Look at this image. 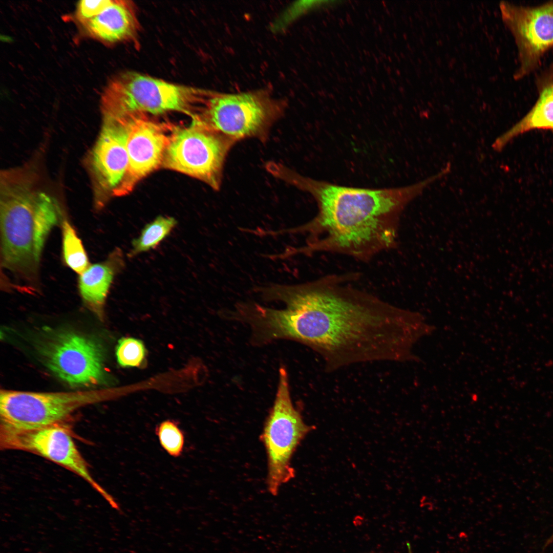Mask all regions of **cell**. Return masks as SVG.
<instances>
[{
	"label": "cell",
	"instance_id": "6da1fadb",
	"mask_svg": "<svg viewBox=\"0 0 553 553\" xmlns=\"http://www.w3.org/2000/svg\"><path fill=\"white\" fill-rule=\"evenodd\" d=\"M356 279L332 274L278 285L273 298L284 307L266 311L267 336L309 347L328 372L367 362L420 360L414 346L430 331L423 316L355 287Z\"/></svg>",
	"mask_w": 553,
	"mask_h": 553
},
{
	"label": "cell",
	"instance_id": "7a4b0ae2",
	"mask_svg": "<svg viewBox=\"0 0 553 553\" xmlns=\"http://www.w3.org/2000/svg\"><path fill=\"white\" fill-rule=\"evenodd\" d=\"M268 172L310 194L318 207L317 215L307 223L275 231L276 236H306L305 245L287 249L288 257L324 252L365 262L396 246L400 217L405 207L439 179L434 174L407 186L371 188L313 179L276 162L270 164Z\"/></svg>",
	"mask_w": 553,
	"mask_h": 553
},
{
	"label": "cell",
	"instance_id": "3957f363",
	"mask_svg": "<svg viewBox=\"0 0 553 553\" xmlns=\"http://www.w3.org/2000/svg\"><path fill=\"white\" fill-rule=\"evenodd\" d=\"M1 200V267L26 288L37 289L42 251L47 239L38 212L39 192L5 186Z\"/></svg>",
	"mask_w": 553,
	"mask_h": 553
},
{
	"label": "cell",
	"instance_id": "277c9868",
	"mask_svg": "<svg viewBox=\"0 0 553 553\" xmlns=\"http://www.w3.org/2000/svg\"><path fill=\"white\" fill-rule=\"evenodd\" d=\"M210 91L168 82L136 72L113 78L101 97L103 116L182 112L193 117Z\"/></svg>",
	"mask_w": 553,
	"mask_h": 553
},
{
	"label": "cell",
	"instance_id": "5b68a950",
	"mask_svg": "<svg viewBox=\"0 0 553 553\" xmlns=\"http://www.w3.org/2000/svg\"><path fill=\"white\" fill-rule=\"evenodd\" d=\"M284 109L283 102L264 91L236 94L211 91L195 118L236 142L248 138L265 142Z\"/></svg>",
	"mask_w": 553,
	"mask_h": 553
},
{
	"label": "cell",
	"instance_id": "8992f818",
	"mask_svg": "<svg viewBox=\"0 0 553 553\" xmlns=\"http://www.w3.org/2000/svg\"><path fill=\"white\" fill-rule=\"evenodd\" d=\"M112 390L34 392L2 390L0 430L22 431L66 424L86 406L116 397Z\"/></svg>",
	"mask_w": 553,
	"mask_h": 553
},
{
	"label": "cell",
	"instance_id": "52a82bcc",
	"mask_svg": "<svg viewBox=\"0 0 553 553\" xmlns=\"http://www.w3.org/2000/svg\"><path fill=\"white\" fill-rule=\"evenodd\" d=\"M312 430L293 403L288 374L285 367L282 366L273 404L261 436L267 457V487L273 496L277 495L280 487L294 477L292 456Z\"/></svg>",
	"mask_w": 553,
	"mask_h": 553
},
{
	"label": "cell",
	"instance_id": "ba28073f",
	"mask_svg": "<svg viewBox=\"0 0 553 553\" xmlns=\"http://www.w3.org/2000/svg\"><path fill=\"white\" fill-rule=\"evenodd\" d=\"M236 143L193 119L190 126L172 132L162 166L197 179L217 190L226 158Z\"/></svg>",
	"mask_w": 553,
	"mask_h": 553
},
{
	"label": "cell",
	"instance_id": "9c48e42d",
	"mask_svg": "<svg viewBox=\"0 0 553 553\" xmlns=\"http://www.w3.org/2000/svg\"><path fill=\"white\" fill-rule=\"evenodd\" d=\"M0 446L2 450L32 453L61 465L83 479L112 508L120 509L116 500L92 476L66 424L27 430H0Z\"/></svg>",
	"mask_w": 553,
	"mask_h": 553
},
{
	"label": "cell",
	"instance_id": "30bf717a",
	"mask_svg": "<svg viewBox=\"0 0 553 553\" xmlns=\"http://www.w3.org/2000/svg\"><path fill=\"white\" fill-rule=\"evenodd\" d=\"M40 347L45 365L62 380L74 386L105 381L104 356L94 339L70 331L55 334Z\"/></svg>",
	"mask_w": 553,
	"mask_h": 553
},
{
	"label": "cell",
	"instance_id": "8fae6325",
	"mask_svg": "<svg viewBox=\"0 0 553 553\" xmlns=\"http://www.w3.org/2000/svg\"><path fill=\"white\" fill-rule=\"evenodd\" d=\"M500 7L517 47L519 66L514 77L520 79L534 71L553 47V2L536 7L503 2Z\"/></svg>",
	"mask_w": 553,
	"mask_h": 553
},
{
	"label": "cell",
	"instance_id": "7c38bea8",
	"mask_svg": "<svg viewBox=\"0 0 553 553\" xmlns=\"http://www.w3.org/2000/svg\"><path fill=\"white\" fill-rule=\"evenodd\" d=\"M130 116L127 167L113 196L127 195L142 179L162 166L170 139L171 133H167L164 124L148 119L145 114Z\"/></svg>",
	"mask_w": 553,
	"mask_h": 553
},
{
	"label": "cell",
	"instance_id": "4fadbf2b",
	"mask_svg": "<svg viewBox=\"0 0 553 553\" xmlns=\"http://www.w3.org/2000/svg\"><path fill=\"white\" fill-rule=\"evenodd\" d=\"M102 127L91 155V165L99 187L113 196L128 165L127 143L131 116H103Z\"/></svg>",
	"mask_w": 553,
	"mask_h": 553
},
{
	"label": "cell",
	"instance_id": "5bb4252c",
	"mask_svg": "<svg viewBox=\"0 0 553 553\" xmlns=\"http://www.w3.org/2000/svg\"><path fill=\"white\" fill-rule=\"evenodd\" d=\"M82 25L91 36L107 44L134 41L140 29L135 5L125 0L113 1Z\"/></svg>",
	"mask_w": 553,
	"mask_h": 553
},
{
	"label": "cell",
	"instance_id": "9a60e30c",
	"mask_svg": "<svg viewBox=\"0 0 553 553\" xmlns=\"http://www.w3.org/2000/svg\"><path fill=\"white\" fill-rule=\"evenodd\" d=\"M124 266L123 252L116 248L105 261L89 266L80 274L78 289L82 300L99 317L103 315L106 299L113 280Z\"/></svg>",
	"mask_w": 553,
	"mask_h": 553
},
{
	"label": "cell",
	"instance_id": "2e32d148",
	"mask_svg": "<svg viewBox=\"0 0 553 553\" xmlns=\"http://www.w3.org/2000/svg\"><path fill=\"white\" fill-rule=\"evenodd\" d=\"M534 129L553 131V72L543 83L538 99L529 112L519 122L498 137L492 147L501 151L512 139Z\"/></svg>",
	"mask_w": 553,
	"mask_h": 553
},
{
	"label": "cell",
	"instance_id": "e0dca14e",
	"mask_svg": "<svg viewBox=\"0 0 553 553\" xmlns=\"http://www.w3.org/2000/svg\"><path fill=\"white\" fill-rule=\"evenodd\" d=\"M177 223L173 217L159 216L142 229L140 236L132 242L128 257L137 255L156 248L175 228Z\"/></svg>",
	"mask_w": 553,
	"mask_h": 553
},
{
	"label": "cell",
	"instance_id": "ac0fdd59",
	"mask_svg": "<svg viewBox=\"0 0 553 553\" xmlns=\"http://www.w3.org/2000/svg\"><path fill=\"white\" fill-rule=\"evenodd\" d=\"M62 256L66 265L81 274L89 266L87 253L73 226L67 220L62 222Z\"/></svg>",
	"mask_w": 553,
	"mask_h": 553
},
{
	"label": "cell",
	"instance_id": "d6986e66",
	"mask_svg": "<svg viewBox=\"0 0 553 553\" xmlns=\"http://www.w3.org/2000/svg\"><path fill=\"white\" fill-rule=\"evenodd\" d=\"M156 434L163 450L173 457H179L184 449L185 437L178 423L173 420L160 422L156 428Z\"/></svg>",
	"mask_w": 553,
	"mask_h": 553
},
{
	"label": "cell",
	"instance_id": "ffe728a7",
	"mask_svg": "<svg viewBox=\"0 0 553 553\" xmlns=\"http://www.w3.org/2000/svg\"><path fill=\"white\" fill-rule=\"evenodd\" d=\"M145 353L142 342L133 337L120 339L116 350L117 361L122 367L139 366L144 358Z\"/></svg>",
	"mask_w": 553,
	"mask_h": 553
},
{
	"label": "cell",
	"instance_id": "44dd1931",
	"mask_svg": "<svg viewBox=\"0 0 553 553\" xmlns=\"http://www.w3.org/2000/svg\"><path fill=\"white\" fill-rule=\"evenodd\" d=\"M112 1L113 0L79 1L76 12L77 19L81 24H83L100 13L112 3Z\"/></svg>",
	"mask_w": 553,
	"mask_h": 553
},
{
	"label": "cell",
	"instance_id": "7402d4cb",
	"mask_svg": "<svg viewBox=\"0 0 553 553\" xmlns=\"http://www.w3.org/2000/svg\"><path fill=\"white\" fill-rule=\"evenodd\" d=\"M408 546H409V551H410V552H409V553H412V552L411 551V549H410V544H408Z\"/></svg>",
	"mask_w": 553,
	"mask_h": 553
}]
</instances>
